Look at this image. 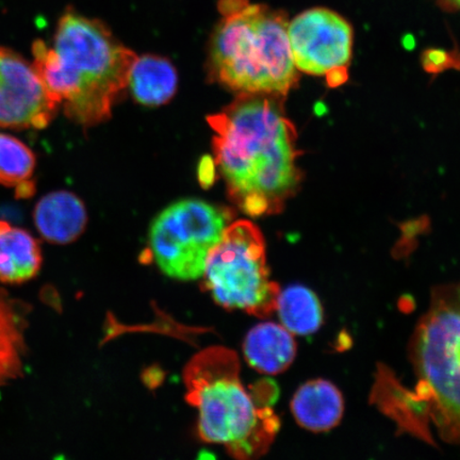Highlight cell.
Wrapping results in <instances>:
<instances>
[{
    "label": "cell",
    "mask_w": 460,
    "mask_h": 460,
    "mask_svg": "<svg viewBox=\"0 0 460 460\" xmlns=\"http://www.w3.org/2000/svg\"><path fill=\"white\" fill-rule=\"evenodd\" d=\"M207 120L229 199L247 216L279 214L301 181L296 130L280 103L241 93Z\"/></svg>",
    "instance_id": "obj_1"
},
{
    "label": "cell",
    "mask_w": 460,
    "mask_h": 460,
    "mask_svg": "<svg viewBox=\"0 0 460 460\" xmlns=\"http://www.w3.org/2000/svg\"><path fill=\"white\" fill-rule=\"evenodd\" d=\"M32 54L49 95L68 119L84 128L111 117L137 58L101 21L74 10L62 15L54 45L34 42Z\"/></svg>",
    "instance_id": "obj_2"
},
{
    "label": "cell",
    "mask_w": 460,
    "mask_h": 460,
    "mask_svg": "<svg viewBox=\"0 0 460 460\" xmlns=\"http://www.w3.org/2000/svg\"><path fill=\"white\" fill-rule=\"evenodd\" d=\"M186 400L199 411L198 431L207 444L226 447L239 460L261 457L269 451L280 421L268 402L243 386L237 353L211 347L194 356L183 371Z\"/></svg>",
    "instance_id": "obj_3"
},
{
    "label": "cell",
    "mask_w": 460,
    "mask_h": 460,
    "mask_svg": "<svg viewBox=\"0 0 460 460\" xmlns=\"http://www.w3.org/2000/svg\"><path fill=\"white\" fill-rule=\"evenodd\" d=\"M209 57L216 82L241 93L288 94L297 83L288 16L249 0H220Z\"/></svg>",
    "instance_id": "obj_4"
},
{
    "label": "cell",
    "mask_w": 460,
    "mask_h": 460,
    "mask_svg": "<svg viewBox=\"0 0 460 460\" xmlns=\"http://www.w3.org/2000/svg\"><path fill=\"white\" fill-rule=\"evenodd\" d=\"M420 384L410 407L424 408L448 444L460 447V285L437 287L411 343Z\"/></svg>",
    "instance_id": "obj_5"
},
{
    "label": "cell",
    "mask_w": 460,
    "mask_h": 460,
    "mask_svg": "<svg viewBox=\"0 0 460 460\" xmlns=\"http://www.w3.org/2000/svg\"><path fill=\"white\" fill-rule=\"evenodd\" d=\"M203 287L228 310L264 319L276 312L279 286L270 279L266 243L254 223H230L207 258Z\"/></svg>",
    "instance_id": "obj_6"
},
{
    "label": "cell",
    "mask_w": 460,
    "mask_h": 460,
    "mask_svg": "<svg viewBox=\"0 0 460 460\" xmlns=\"http://www.w3.org/2000/svg\"><path fill=\"white\" fill-rule=\"evenodd\" d=\"M229 212L199 199H183L155 218L149 247L157 267L171 279L203 276L207 258L230 223Z\"/></svg>",
    "instance_id": "obj_7"
},
{
    "label": "cell",
    "mask_w": 460,
    "mask_h": 460,
    "mask_svg": "<svg viewBox=\"0 0 460 460\" xmlns=\"http://www.w3.org/2000/svg\"><path fill=\"white\" fill-rule=\"evenodd\" d=\"M288 36L297 70L329 78L348 73L353 49V29L333 11L314 8L289 22Z\"/></svg>",
    "instance_id": "obj_8"
},
{
    "label": "cell",
    "mask_w": 460,
    "mask_h": 460,
    "mask_svg": "<svg viewBox=\"0 0 460 460\" xmlns=\"http://www.w3.org/2000/svg\"><path fill=\"white\" fill-rule=\"evenodd\" d=\"M58 107L33 65L0 48V128H45Z\"/></svg>",
    "instance_id": "obj_9"
},
{
    "label": "cell",
    "mask_w": 460,
    "mask_h": 460,
    "mask_svg": "<svg viewBox=\"0 0 460 460\" xmlns=\"http://www.w3.org/2000/svg\"><path fill=\"white\" fill-rule=\"evenodd\" d=\"M85 207L76 195L57 191L46 195L34 209V224L42 237L54 244H68L84 232Z\"/></svg>",
    "instance_id": "obj_10"
},
{
    "label": "cell",
    "mask_w": 460,
    "mask_h": 460,
    "mask_svg": "<svg viewBox=\"0 0 460 460\" xmlns=\"http://www.w3.org/2000/svg\"><path fill=\"white\" fill-rule=\"evenodd\" d=\"M296 422L310 431L330 430L341 423L344 402L341 391L324 379L303 385L291 402Z\"/></svg>",
    "instance_id": "obj_11"
},
{
    "label": "cell",
    "mask_w": 460,
    "mask_h": 460,
    "mask_svg": "<svg viewBox=\"0 0 460 460\" xmlns=\"http://www.w3.org/2000/svg\"><path fill=\"white\" fill-rule=\"evenodd\" d=\"M245 359L252 369L267 376H278L292 365L296 343L283 325L268 322L254 327L243 343Z\"/></svg>",
    "instance_id": "obj_12"
},
{
    "label": "cell",
    "mask_w": 460,
    "mask_h": 460,
    "mask_svg": "<svg viewBox=\"0 0 460 460\" xmlns=\"http://www.w3.org/2000/svg\"><path fill=\"white\" fill-rule=\"evenodd\" d=\"M42 251L24 229L0 221V281L21 285L31 280L42 267Z\"/></svg>",
    "instance_id": "obj_13"
},
{
    "label": "cell",
    "mask_w": 460,
    "mask_h": 460,
    "mask_svg": "<svg viewBox=\"0 0 460 460\" xmlns=\"http://www.w3.org/2000/svg\"><path fill=\"white\" fill-rule=\"evenodd\" d=\"M178 84L175 67L164 58H137L132 66L129 83L132 95L146 106H159L174 96Z\"/></svg>",
    "instance_id": "obj_14"
},
{
    "label": "cell",
    "mask_w": 460,
    "mask_h": 460,
    "mask_svg": "<svg viewBox=\"0 0 460 460\" xmlns=\"http://www.w3.org/2000/svg\"><path fill=\"white\" fill-rule=\"evenodd\" d=\"M276 312L281 325L300 336L318 332L324 321L323 308L318 296L301 285L290 286L279 292Z\"/></svg>",
    "instance_id": "obj_15"
},
{
    "label": "cell",
    "mask_w": 460,
    "mask_h": 460,
    "mask_svg": "<svg viewBox=\"0 0 460 460\" xmlns=\"http://www.w3.org/2000/svg\"><path fill=\"white\" fill-rule=\"evenodd\" d=\"M34 170L31 149L13 136L0 134V185L14 189L17 198H31L36 191Z\"/></svg>",
    "instance_id": "obj_16"
},
{
    "label": "cell",
    "mask_w": 460,
    "mask_h": 460,
    "mask_svg": "<svg viewBox=\"0 0 460 460\" xmlns=\"http://www.w3.org/2000/svg\"><path fill=\"white\" fill-rule=\"evenodd\" d=\"M22 348L19 318L13 306L0 297V385L19 376Z\"/></svg>",
    "instance_id": "obj_17"
},
{
    "label": "cell",
    "mask_w": 460,
    "mask_h": 460,
    "mask_svg": "<svg viewBox=\"0 0 460 460\" xmlns=\"http://www.w3.org/2000/svg\"><path fill=\"white\" fill-rule=\"evenodd\" d=\"M437 2L446 10H460V0H437Z\"/></svg>",
    "instance_id": "obj_18"
}]
</instances>
